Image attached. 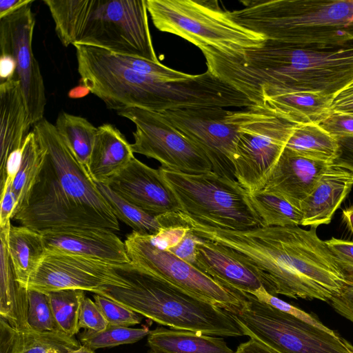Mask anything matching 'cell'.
I'll use <instances>...</instances> for the list:
<instances>
[{"label":"cell","mask_w":353,"mask_h":353,"mask_svg":"<svg viewBox=\"0 0 353 353\" xmlns=\"http://www.w3.org/2000/svg\"><path fill=\"white\" fill-rule=\"evenodd\" d=\"M216 73L255 105L263 96L292 92L334 97L353 80V46L321 50L266 39L258 48L221 54Z\"/></svg>","instance_id":"cell-1"},{"label":"cell","mask_w":353,"mask_h":353,"mask_svg":"<svg viewBox=\"0 0 353 353\" xmlns=\"http://www.w3.org/2000/svg\"><path fill=\"white\" fill-rule=\"evenodd\" d=\"M228 11L240 26L265 39L304 48L353 46V0H251Z\"/></svg>","instance_id":"cell-2"},{"label":"cell","mask_w":353,"mask_h":353,"mask_svg":"<svg viewBox=\"0 0 353 353\" xmlns=\"http://www.w3.org/2000/svg\"><path fill=\"white\" fill-rule=\"evenodd\" d=\"M62 44L84 45L159 61L146 0H44Z\"/></svg>","instance_id":"cell-3"},{"label":"cell","mask_w":353,"mask_h":353,"mask_svg":"<svg viewBox=\"0 0 353 353\" xmlns=\"http://www.w3.org/2000/svg\"><path fill=\"white\" fill-rule=\"evenodd\" d=\"M118 271L129 286H112L101 295L174 330L223 337L244 336L232 315L219 305L132 263Z\"/></svg>","instance_id":"cell-4"},{"label":"cell","mask_w":353,"mask_h":353,"mask_svg":"<svg viewBox=\"0 0 353 353\" xmlns=\"http://www.w3.org/2000/svg\"><path fill=\"white\" fill-rule=\"evenodd\" d=\"M81 81L108 109L130 108L153 110L159 81L188 80L191 75L159 61L117 54L107 50L74 45Z\"/></svg>","instance_id":"cell-5"},{"label":"cell","mask_w":353,"mask_h":353,"mask_svg":"<svg viewBox=\"0 0 353 353\" xmlns=\"http://www.w3.org/2000/svg\"><path fill=\"white\" fill-rule=\"evenodd\" d=\"M174 194L181 212L202 224L222 230H248L262 226L250 192L236 180L210 171L186 174L158 169Z\"/></svg>","instance_id":"cell-6"},{"label":"cell","mask_w":353,"mask_h":353,"mask_svg":"<svg viewBox=\"0 0 353 353\" xmlns=\"http://www.w3.org/2000/svg\"><path fill=\"white\" fill-rule=\"evenodd\" d=\"M146 6L159 30L177 35L199 49L239 52L258 48L266 40L235 22L216 1L146 0Z\"/></svg>","instance_id":"cell-7"},{"label":"cell","mask_w":353,"mask_h":353,"mask_svg":"<svg viewBox=\"0 0 353 353\" xmlns=\"http://www.w3.org/2000/svg\"><path fill=\"white\" fill-rule=\"evenodd\" d=\"M238 305L228 312L246 335L276 353H353V345L233 288Z\"/></svg>","instance_id":"cell-8"},{"label":"cell","mask_w":353,"mask_h":353,"mask_svg":"<svg viewBox=\"0 0 353 353\" xmlns=\"http://www.w3.org/2000/svg\"><path fill=\"white\" fill-rule=\"evenodd\" d=\"M162 113L205 155L212 172L236 180L235 148L241 128L250 118V107L241 111L204 107Z\"/></svg>","instance_id":"cell-9"},{"label":"cell","mask_w":353,"mask_h":353,"mask_svg":"<svg viewBox=\"0 0 353 353\" xmlns=\"http://www.w3.org/2000/svg\"><path fill=\"white\" fill-rule=\"evenodd\" d=\"M234 157L235 179L250 193L261 190L296 125L253 105Z\"/></svg>","instance_id":"cell-10"},{"label":"cell","mask_w":353,"mask_h":353,"mask_svg":"<svg viewBox=\"0 0 353 353\" xmlns=\"http://www.w3.org/2000/svg\"><path fill=\"white\" fill-rule=\"evenodd\" d=\"M117 114L131 121L136 127L134 153L152 158L161 167L186 174L212 171L205 155L162 112L139 108L117 111Z\"/></svg>","instance_id":"cell-11"},{"label":"cell","mask_w":353,"mask_h":353,"mask_svg":"<svg viewBox=\"0 0 353 353\" xmlns=\"http://www.w3.org/2000/svg\"><path fill=\"white\" fill-rule=\"evenodd\" d=\"M131 263L225 310L239 304L232 288L205 274L195 266L150 241L148 234L133 231L124 241Z\"/></svg>","instance_id":"cell-12"},{"label":"cell","mask_w":353,"mask_h":353,"mask_svg":"<svg viewBox=\"0 0 353 353\" xmlns=\"http://www.w3.org/2000/svg\"><path fill=\"white\" fill-rule=\"evenodd\" d=\"M33 131L68 199L104 221L113 232L119 231L118 219L88 170L62 140L54 125L43 118L34 125Z\"/></svg>","instance_id":"cell-13"},{"label":"cell","mask_w":353,"mask_h":353,"mask_svg":"<svg viewBox=\"0 0 353 353\" xmlns=\"http://www.w3.org/2000/svg\"><path fill=\"white\" fill-rule=\"evenodd\" d=\"M119 268L79 256L46 250L27 288L45 293L81 290L100 294L112 286H129L118 271Z\"/></svg>","instance_id":"cell-14"},{"label":"cell","mask_w":353,"mask_h":353,"mask_svg":"<svg viewBox=\"0 0 353 353\" xmlns=\"http://www.w3.org/2000/svg\"><path fill=\"white\" fill-rule=\"evenodd\" d=\"M35 20L31 4L0 19L1 54L12 56L31 125L43 119L46 104L45 85L32 43Z\"/></svg>","instance_id":"cell-15"},{"label":"cell","mask_w":353,"mask_h":353,"mask_svg":"<svg viewBox=\"0 0 353 353\" xmlns=\"http://www.w3.org/2000/svg\"><path fill=\"white\" fill-rule=\"evenodd\" d=\"M12 219L40 233L68 228H102L111 230L104 221L68 199L46 156L27 204Z\"/></svg>","instance_id":"cell-16"},{"label":"cell","mask_w":353,"mask_h":353,"mask_svg":"<svg viewBox=\"0 0 353 353\" xmlns=\"http://www.w3.org/2000/svg\"><path fill=\"white\" fill-rule=\"evenodd\" d=\"M105 184L119 196L153 215L181 212L179 203L159 170L135 157Z\"/></svg>","instance_id":"cell-17"},{"label":"cell","mask_w":353,"mask_h":353,"mask_svg":"<svg viewBox=\"0 0 353 353\" xmlns=\"http://www.w3.org/2000/svg\"><path fill=\"white\" fill-rule=\"evenodd\" d=\"M46 250L73 254L114 266L131 263L125 243L102 228H68L41 232Z\"/></svg>","instance_id":"cell-18"},{"label":"cell","mask_w":353,"mask_h":353,"mask_svg":"<svg viewBox=\"0 0 353 353\" xmlns=\"http://www.w3.org/2000/svg\"><path fill=\"white\" fill-rule=\"evenodd\" d=\"M330 164L303 157L285 148L263 190L299 208Z\"/></svg>","instance_id":"cell-19"},{"label":"cell","mask_w":353,"mask_h":353,"mask_svg":"<svg viewBox=\"0 0 353 353\" xmlns=\"http://www.w3.org/2000/svg\"><path fill=\"white\" fill-rule=\"evenodd\" d=\"M353 187V172L330 163L301 202V225L316 228L329 224Z\"/></svg>","instance_id":"cell-20"},{"label":"cell","mask_w":353,"mask_h":353,"mask_svg":"<svg viewBox=\"0 0 353 353\" xmlns=\"http://www.w3.org/2000/svg\"><path fill=\"white\" fill-rule=\"evenodd\" d=\"M194 266L221 283L239 291L253 294L264 287L261 279L248 267L208 240L199 238Z\"/></svg>","instance_id":"cell-21"},{"label":"cell","mask_w":353,"mask_h":353,"mask_svg":"<svg viewBox=\"0 0 353 353\" xmlns=\"http://www.w3.org/2000/svg\"><path fill=\"white\" fill-rule=\"evenodd\" d=\"M30 125L26 103L19 80L0 83V174L7 159L22 147Z\"/></svg>","instance_id":"cell-22"},{"label":"cell","mask_w":353,"mask_h":353,"mask_svg":"<svg viewBox=\"0 0 353 353\" xmlns=\"http://www.w3.org/2000/svg\"><path fill=\"white\" fill-rule=\"evenodd\" d=\"M134 157L131 144L114 125L97 128L88 171L95 183H105Z\"/></svg>","instance_id":"cell-23"},{"label":"cell","mask_w":353,"mask_h":353,"mask_svg":"<svg viewBox=\"0 0 353 353\" xmlns=\"http://www.w3.org/2000/svg\"><path fill=\"white\" fill-rule=\"evenodd\" d=\"M11 222L0 231V317L18 330H28V290L17 281L8 253Z\"/></svg>","instance_id":"cell-24"},{"label":"cell","mask_w":353,"mask_h":353,"mask_svg":"<svg viewBox=\"0 0 353 353\" xmlns=\"http://www.w3.org/2000/svg\"><path fill=\"white\" fill-rule=\"evenodd\" d=\"M332 98L316 92H292L263 96L258 106L295 124H319L332 112Z\"/></svg>","instance_id":"cell-25"},{"label":"cell","mask_w":353,"mask_h":353,"mask_svg":"<svg viewBox=\"0 0 353 353\" xmlns=\"http://www.w3.org/2000/svg\"><path fill=\"white\" fill-rule=\"evenodd\" d=\"M81 345L74 336L62 332L18 330L0 317V353H69Z\"/></svg>","instance_id":"cell-26"},{"label":"cell","mask_w":353,"mask_h":353,"mask_svg":"<svg viewBox=\"0 0 353 353\" xmlns=\"http://www.w3.org/2000/svg\"><path fill=\"white\" fill-rule=\"evenodd\" d=\"M150 349L161 353H234L222 337L158 327L148 336Z\"/></svg>","instance_id":"cell-27"},{"label":"cell","mask_w":353,"mask_h":353,"mask_svg":"<svg viewBox=\"0 0 353 353\" xmlns=\"http://www.w3.org/2000/svg\"><path fill=\"white\" fill-rule=\"evenodd\" d=\"M8 246L17 279L27 288L29 280L46 252L42 235L26 226L11 224Z\"/></svg>","instance_id":"cell-28"},{"label":"cell","mask_w":353,"mask_h":353,"mask_svg":"<svg viewBox=\"0 0 353 353\" xmlns=\"http://www.w3.org/2000/svg\"><path fill=\"white\" fill-rule=\"evenodd\" d=\"M97 185L115 216L135 232L152 235L163 228L183 225L179 213L158 216L149 214L119 196L106 184Z\"/></svg>","instance_id":"cell-29"},{"label":"cell","mask_w":353,"mask_h":353,"mask_svg":"<svg viewBox=\"0 0 353 353\" xmlns=\"http://www.w3.org/2000/svg\"><path fill=\"white\" fill-rule=\"evenodd\" d=\"M285 148L303 157L332 163L337 155V139L317 123L296 124Z\"/></svg>","instance_id":"cell-30"},{"label":"cell","mask_w":353,"mask_h":353,"mask_svg":"<svg viewBox=\"0 0 353 353\" xmlns=\"http://www.w3.org/2000/svg\"><path fill=\"white\" fill-rule=\"evenodd\" d=\"M46 150L32 130L26 136L22 146L19 171L11 184L16 200L14 216L27 204L46 160ZM13 216V217H14Z\"/></svg>","instance_id":"cell-31"},{"label":"cell","mask_w":353,"mask_h":353,"mask_svg":"<svg viewBox=\"0 0 353 353\" xmlns=\"http://www.w3.org/2000/svg\"><path fill=\"white\" fill-rule=\"evenodd\" d=\"M54 126L62 140L88 170L97 128L85 118L65 112L58 114Z\"/></svg>","instance_id":"cell-32"},{"label":"cell","mask_w":353,"mask_h":353,"mask_svg":"<svg viewBox=\"0 0 353 353\" xmlns=\"http://www.w3.org/2000/svg\"><path fill=\"white\" fill-rule=\"evenodd\" d=\"M251 203L260 217L262 226L301 225V210L284 198L261 190L250 193Z\"/></svg>","instance_id":"cell-33"},{"label":"cell","mask_w":353,"mask_h":353,"mask_svg":"<svg viewBox=\"0 0 353 353\" xmlns=\"http://www.w3.org/2000/svg\"><path fill=\"white\" fill-rule=\"evenodd\" d=\"M56 323L61 332L74 336L79 332V314L85 291L61 290L47 293Z\"/></svg>","instance_id":"cell-34"},{"label":"cell","mask_w":353,"mask_h":353,"mask_svg":"<svg viewBox=\"0 0 353 353\" xmlns=\"http://www.w3.org/2000/svg\"><path fill=\"white\" fill-rule=\"evenodd\" d=\"M151 330L148 326L140 328L108 325L99 332L84 330L80 336V342L92 350L113 347L123 344L136 343L146 336Z\"/></svg>","instance_id":"cell-35"},{"label":"cell","mask_w":353,"mask_h":353,"mask_svg":"<svg viewBox=\"0 0 353 353\" xmlns=\"http://www.w3.org/2000/svg\"><path fill=\"white\" fill-rule=\"evenodd\" d=\"M28 324L30 330L40 332H61L47 293L28 290Z\"/></svg>","instance_id":"cell-36"},{"label":"cell","mask_w":353,"mask_h":353,"mask_svg":"<svg viewBox=\"0 0 353 353\" xmlns=\"http://www.w3.org/2000/svg\"><path fill=\"white\" fill-rule=\"evenodd\" d=\"M93 298L108 325L130 327L139 324L143 319L142 315L108 297L94 294Z\"/></svg>","instance_id":"cell-37"},{"label":"cell","mask_w":353,"mask_h":353,"mask_svg":"<svg viewBox=\"0 0 353 353\" xmlns=\"http://www.w3.org/2000/svg\"><path fill=\"white\" fill-rule=\"evenodd\" d=\"M251 294L256 296L259 301H263L283 312L290 314L316 327L332 334L336 332L325 326L317 317H316L315 315L310 314L299 307L283 301L277 296L270 294L264 287Z\"/></svg>","instance_id":"cell-38"},{"label":"cell","mask_w":353,"mask_h":353,"mask_svg":"<svg viewBox=\"0 0 353 353\" xmlns=\"http://www.w3.org/2000/svg\"><path fill=\"white\" fill-rule=\"evenodd\" d=\"M78 324L80 329L99 332L105 329L108 323L94 301L85 296L80 306Z\"/></svg>","instance_id":"cell-39"},{"label":"cell","mask_w":353,"mask_h":353,"mask_svg":"<svg viewBox=\"0 0 353 353\" xmlns=\"http://www.w3.org/2000/svg\"><path fill=\"white\" fill-rule=\"evenodd\" d=\"M319 125L335 138L353 136V114L332 111Z\"/></svg>","instance_id":"cell-40"},{"label":"cell","mask_w":353,"mask_h":353,"mask_svg":"<svg viewBox=\"0 0 353 353\" xmlns=\"http://www.w3.org/2000/svg\"><path fill=\"white\" fill-rule=\"evenodd\" d=\"M190 230L187 225H175L161 228L155 234H149L151 242L157 248L169 250L176 246Z\"/></svg>","instance_id":"cell-41"},{"label":"cell","mask_w":353,"mask_h":353,"mask_svg":"<svg viewBox=\"0 0 353 353\" xmlns=\"http://www.w3.org/2000/svg\"><path fill=\"white\" fill-rule=\"evenodd\" d=\"M325 242L345 273L353 272V241L332 237Z\"/></svg>","instance_id":"cell-42"},{"label":"cell","mask_w":353,"mask_h":353,"mask_svg":"<svg viewBox=\"0 0 353 353\" xmlns=\"http://www.w3.org/2000/svg\"><path fill=\"white\" fill-rule=\"evenodd\" d=\"M328 303L339 314L353 323V281L347 280L341 292Z\"/></svg>","instance_id":"cell-43"},{"label":"cell","mask_w":353,"mask_h":353,"mask_svg":"<svg viewBox=\"0 0 353 353\" xmlns=\"http://www.w3.org/2000/svg\"><path fill=\"white\" fill-rule=\"evenodd\" d=\"M11 184L6 182L0 187V228L9 223L14 216L16 200L11 190Z\"/></svg>","instance_id":"cell-44"},{"label":"cell","mask_w":353,"mask_h":353,"mask_svg":"<svg viewBox=\"0 0 353 353\" xmlns=\"http://www.w3.org/2000/svg\"><path fill=\"white\" fill-rule=\"evenodd\" d=\"M199 240V238L190 230L183 239L176 246L168 251L194 266L196 246Z\"/></svg>","instance_id":"cell-45"},{"label":"cell","mask_w":353,"mask_h":353,"mask_svg":"<svg viewBox=\"0 0 353 353\" xmlns=\"http://www.w3.org/2000/svg\"><path fill=\"white\" fill-rule=\"evenodd\" d=\"M339 148L332 163L353 172V136L336 138Z\"/></svg>","instance_id":"cell-46"},{"label":"cell","mask_w":353,"mask_h":353,"mask_svg":"<svg viewBox=\"0 0 353 353\" xmlns=\"http://www.w3.org/2000/svg\"><path fill=\"white\" fill-rule=\"evenodd\" d=\"M332 110L353 114V80L334 95Z\"/></svg>","instance_id":"cell-47"},{"label":"cell","mask_w":353,"mask_h":353,"mask_svg":"<svg viewBox=\"0 0 353 353\" xmlns=\"http://www.w3.org/2000/svg\"><path fill=\"white\" fill-rule=\"evenodd\" d=\"M16 75V63L14 58L8 54H1L0 83L12 79Z\"/></svg>","instance_id":"cell-48"},{"label":"cell","mask_w":353,"mask_h":353,"mask_svg":"<svg viewBox=\"0 0 353 353\" xmlns=\"http://www.w3.org/2000/svg\"><path fill=\"white\" fill-rule=\"evenodd\" d=\"M33 2L34 0H0V19Z\"/></svg>","instance_id":"cell-49"},{"label":"cell","mask_w":353,"mask_h":353,"mask_svg":"<svg viewBox=\"0 0 353 353\" xmlns=\"http://www.w3.org/2000/svg\"><path fill=\"white\" fill-rule=\"evenodd\" d=\"M234 353H276L259 343L254 339H250L246 342L239 345Z\"/></svg>","instance_id":"cell-50"},{"label":"cell","mask_w":353,"mask_h":353,"mask_svg":"<svg viewBox=\"0 0 353 353\" xmlns=\"http://www.w3.org/2000/svg\"><path fill=\"white\" fill-rule=\"evenodd\" d=\"M89 92V89L81 83L72 88L68 92V96L71 99H79L85 97Z\"/></svg>","instance_id":"cell-51"},{"label":"cell","mask_w":353,"mask_h":353,"mask_svg":"<svg viewBox=\"0 0 353 353\" xmlns=\"http://www.w3.org/2000/svg\"><path fill=\"white\" fill-rule=\"evenodd\" d=\"M343 221L353 234V205L345 208L342 212Z\"/></svg>","instance_id":"cell-52"},{"label":"cell","mask_w":353,"mask_h":353,"mask_svg":"<svg viewBox=\"0 0 353 353\" xmlns=\"http://www.w3.org/2000/svg\"><path fill=\"white\" fill-rule=\"evenodd\" d=\"M69 353H94V350L85 345H82L79 348L70 351Z\"/></svg>","instance_id":"cell-53"},{"label":"cell","mask_w":353,"mask_h":353,"mask_svg":"<svg viewBox=\"0 0 353 353\" xmlns=\"http://www.w3.org/2000/svg\"><path fill=\"white\" fill-rule=\"evenodd\" d=\"M347 280L353 281V272L345 274Z\"/></svg>","instance_id":"cell-54"},{"label":"cell","mask_w":353,"mask_h":353,"mask_svg":"<svg viewBox=\"0 0 353 353\" xmlns=\"http://www.w3.org/2000/svg\"><path fill=\"white\" fill-rule=\"evenodd\" d=\"M148 353H161V352H158L154 351L152 350H150V351H149Z\"/></svg>","instance_id":"cell-55"}]
</instances>
